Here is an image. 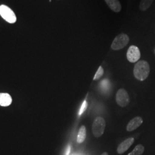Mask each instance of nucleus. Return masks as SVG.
<instances>
[{"label":"nucleus","mask_w":155,"mask_h":155,"mask_svg":"<svg viewBox=\"0 0 155 155\" xmlns=\"http://www.w3.org/2000/svg\"><path fill=\"white\" fill-rule=\"evenodd\" d=\"M150 72V64L145 61H137L133 68L134 77L140 81H145L148 77Z\"/></svg>","instance_id":"f257e3e1"},{"label":"nucleus","mask_w":155,"mask_h":155,"mask_svg":"<svg viewBox=\"0 0 155 155\" xmlns=\"http://www.w3.org/2000/svg\"><path fill=\"white\" fill-rule=\"evenodd\" d=\"M106 121L101 117H98L94 120L92 125V133L95 137L98 138L103 135L105 132Z\"/></svg>","instance_id":"f03ea898"},{"label":"nucleus","mask_w":155,"mask_h":155,"mask_svg":"<svg viewBox=\"0 0 155 155\" xmlns=\"http://www.w3.org/2000/svg\"><path fill=\"white\" fill-rule=\"evenodd\" d=\"M129 41V38L127 34H120L114 39L111 45V48L112 50L114 51L121 50L127 45Z\"/></svg>","instance_id":"7ed1b4c3"},{"label":"nucleus","mask_w":155,"mask_h":155,"mask_svg":"<svg viewBox=\"0 0 155 155\" xmlns=\"http://www.w3.org/2000/svg\"><path fill=\"white\" fill-rule=\"evenodd\" d=\"M0 15L6 21L13 24L16 21L17 18L14 12L7 6H0Z\"/></svg>","instance_id":"20e7f679"},{"label":"nucleus","mask_w":155,"mask_h":155,"mask_svg":"<svg viewBox=\"0 0 155 155\" xmlns=\"http://www.w3.org/2000/svg\"><path fill=\"white\" fill-rule=\"evenodd\" d=\"M116 101L118 105L121 107H125L130 102L129 95L124 89H119L117 92Z\"/></svg>","instance_id":"39448f33"},{"label":"nucleus","mask_w":155,"mask_h":155,"mask_svg":"<svg viewBox=\"0 0 155 155\" xmlns=\"http://www.w3.org/2000/svg\"><path fill=\"white\" fill-rule=\"evenodd\" d=\"M127 61L130 63L137 62L141 57L139 48L136 45L130 46L127 50Z\"/></svg>","instance_id":"423d86ee"},{"label":"nucleus","mask_w":155,"mask_h":155,"mask_svg":"<svg viewBox=\"0 0 155 155\" xmlns=\"http://www.w3.org/2000/svg\"><path fill=\"white\" fill-rule=\"evenodd\" d=\"M134 139L133 137H129L122 141L121 143L119 144L117 147V152L118 154L122 155L124 153H125L132 145V144L134 143Z\"/></svg>","instance_id":"0eeeda50"},{"label":"nucleus","mask_w":155,"mask_h":155,"mask_svg":"<svg viewBox=\"0 0 155 155\" xmlns=\"http://www.w3.org/2000/svg\"><path fill=\"white\" fill-rule=\"evenodd\" d=\"M143 122V120L141 117H136L128 122L127 126V132H132L141 126Z\"/></svg>","instance_id":"6e6552de"},{"label":"nucleus","mask_w":155,"mask_h":155,"mask_svg":"<svg viewBox=\"0 0 155 155\" xmlns=\"http://www.w3.org/2000/svg\"><path fill=\"white\" fill-rule=\"evenodd\" d=\"M105 1L113 11L118 13L121 11V5L118 0H105Z\"/></svg>","instance_id":"1a4fd4ad"},{"label":"nucleus","mask_w":155,"mask_h":155,"mask_svg":"<svg viewBox=\"0 0 155 155\" xmlns=\"http://www.w3.org/2000/svg\"><path fill=\"white\" fill-rule=\"evenodd\" d=\"M12 103V98L10 94L5 93H0V106H9Z\"/></svg>","instance_id":"9d476101"},{"label":"nucleus","mask_w":155,"mask_h":155,"mask_svg":"<svg viewBox=\"0 0 155 155\" xmlns=\"http://www.w3.org/2000/svg\"><path fill=\"white\" fill-rule=\"evenodd\" d=\"M86 138V128L85 126L82 125L81 126L79 132L78 134L77 143L79 144H81L83 143Z\"/></svg>","instance_id":"9b49d317"},{"label":"nucleus","mask_w":155,"mask_h":155,"mask_svg":"<svg viewBox=\"0 0 155 155\" xmlns=\"http://www.w3.org/2000/svg\"><path fill=\"white\" fill-rule=\"evenodd\" d=\"M144 146L141 144H139L136 145L134 150L127 155H142L144 153Z\"/></svg>","instance_id":"f8f14e48"},{"label":"nucleus","mask_w":155,"mask_h":155,"mask_svg":"<svg viewBox=\"0 0 155 155\" xmlns=\"http://www.w3.org/2000/svg\"><path fill=\"white\" fill-rule=\"evenodd\" d=\"M153 0H141L140 4V9L142 11H145L148 9L151 5Z\"/></svg>","instance_id":"ddd939ff"},{"label":"nucleus","mask_w":155,"mask_h":155,"mask_svg":"<svg viewBox=\"0 0 155 155\" xmlns=\"http://www.w3.org/2000/svg\"><path fill=\"white\" fill-rule=\"evenodd\" d=\"M104 73V68H102V67L101 66L99 67L97 71L95 73V74L94 75V78H93V80L94 81H98V80H99L100 78L102 77Z\"/></svg>","instance_id":"4468645a"},{"label":"nucleus","mask_w":155,"mask_h":155,"mask_svg":"<svg viewBox=\"0 0 155 155\" xmlns=\"http://www.w3.org/2000/svg\"><path fill=\"white\" fill-rule=\"evenodd\" d=\"M86 107H87V102H86V101H84V102H83V104H82V107H81V110H80L79 115H81V114L83 113V112L84 111V110H86Z\"/></svg>","instance_id":"2eb2a0df"},{"label":"nucleus","mask_w":155,"mask_h":155,"mask_svg":"<svg viewBox=\"0 0 155 155\" xmlns=\"http://www.w3.org/2000/svg\"><path fill=\"white\" fill-rule=\"evenodd\" d=\"M101 155H108V153H107V152H104L103 153H102Z\"/></svg>","instance_id":"dca6fc26"},{"label":"nucleus","mask_w":155,"mask_h":155,"mask_svg":"<svg viewBox=\"0 0 155 155\" xmlns=\"http://www.w3.org/2000/svg\"></svg>","instance_id":"f3484780"}]
</instances>
